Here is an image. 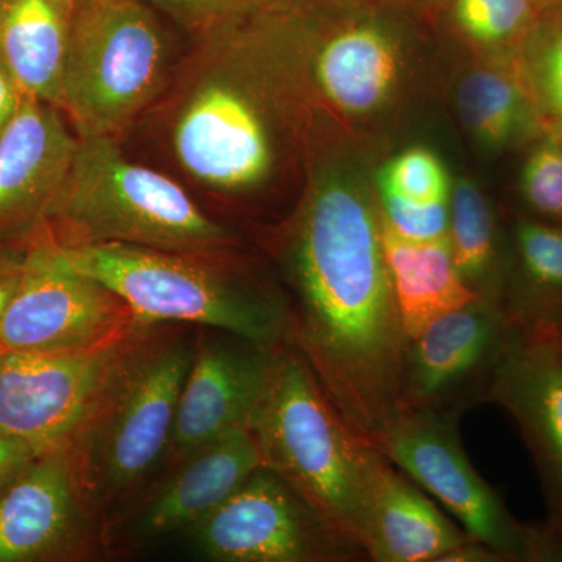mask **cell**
Here are the masks:
<instances>
[{
	"instance_id": "cell-31",
	"label": "cell",
	"mask_w": 562,
	"mask_h": 562,
	"mask_svg": "<svg viewBox=\"0 0 562 562\" xmlns=\"http://www.w3.org/2000/svg\"><path fill=\"white\" fill-rule=\"evenodd\" d=\"M41 454L32 443L0 431V494Z\"/></svg>"
},
{
	"instance_id": "cell-6",
	"label": "cell",
	"mask_w": 562,
	"mask_h": 562,
	"mask_svg": "<svg viewBox=\"0 0 562 562\" xmlns=\"http://www.w3.org/2000/svg\"><path fill=\"white\" fill-rule=\"evenodd\" d=\"M247 21L202 36L172 102L176 160L214 191H249L276 162L271 114L265 87L251 68Z\"/></svg>"
},
{
	"instance_id": "cell-10",
	"label": "cell",
	"mask_w": 562,
	"mask_h": 562,
	"mask_svg": "<svg viewBox=\"0 0 562 562\" xmlns=\"http://www.w3.org/2000/svg\"><path fill=\"white\" fill-rule=\"evenodd\" d=\"M265 11L273 31L308 50L306 76L333 109L371 114L387 102L401 72V35L406 18L376 10Z\"/></svg>"
},
{
	"instance_id": "cell-38",
	"label": "cell",
	"mask_w": 562,
	"mask_h": 562,
	"mask_svg": "<svg viewBox=\"0 0 562 562\" xmlns=\"http://www.w3.org/2000/svg\"><path fill=\"white\" fill-rule=\"evenodd\" d=\"M77 2H80V0H77Z\"/></svg>"
},
{
	"instance_id": "cell-36",
	"label": "cell",
	"mask_w": 562,
	"mask_h": 562,
	"mask_svg": "<svg viewBox=\"0 0 562 562\" xmlns=\"http://www.w3.org/2000/svg\"><path fill=\"white\" fill-rule=\"evenodd\" d=\"M558 333H560V336H561V339H562V321H561V324L558 325Z\"/></svg>"
},
{
	"instance_id": "cell-20",
	"label": "cell",
	"mask_w": 562,
	"mask_h": 562,
	"mask_svg": "<svg viewBox=\"0 0 562 562\" xmlns=\"http://www.w3.org/2000/svg\"><path fill=\"white\" fill-rule=\"evenodd\" d=\"M77 0H0V61L22 95L63 109Z\"/></svg>"
},
{
	"instance_id": "cell-3",
	"label": "cell",
	"mask_w": 562,
	"mask_h": 562,
	"mask_svg": "<svg viewBox=\"0 0 562 562\" xmlns=\"http://www.w3.org/2000/svg\"><path fill=\"white\" fill-rule=\"evenodd\" d=\"M250 428L266 468L361 547L369 491L382 453L347 424L290 344L277 349Z\"/></svg>"
},
{
	"instance_id": "cell-25",
	"label": "cell",
	"mask_w": 562,
	"mask_h": 562,
	"mask_svg": "<svg viewBox=\"0 0 562 562\" xmlns=\"http://www.w3.org/2000/svg\"><path fill=\"white\" fill-rule=\"evenodd\" d=\"M447 238L458 271L472 291L502 305L508 251L494 211L473 181H457L450 191Z\"/></svg>"
},
{
	"instance_id": "cell-9",
	"label": "cell",
	"mask_w": 562,
	"mask_h": 562,
	"mask_svg": "<svg viewBox=\"0 0 562 562\" xmlns=\"http://www.w3.org/2000/svg\"><path fill=\"white\" fill-rule=\"evenodd\" d=\"M139 324L120 295L77 271L50 238L24 255L20 283L0 322V349H94L124 338Z\"/></svg>"
},
{
	"instance_id": "cell-18",
	"label": "cell",
	"mask_w": 562,
	"mask_h": 562,
	"mask_svg": "<svg viewBox=\"0 0 562 562\" xmlns=\"http://www.w3.org/2000/svg\"><path fill=\"white\" fill-rule=\"evenodd\" d=\"M61 110L24 95L0 133V231L47 216L72 165L77 135Z\"/></svg>"
},
{
	"instance_id": "cell-29",
	"label": "cell",
	"mask_w": 562,
	"mask_h": 562,
	"mask_svg": "<svg viewBox=\"0 0 562 562\" xmlns=\"http://www.w3.org/2000/svg\"><path fill=\"white\" fill-rule=\"evenodd\" d=\"M157 9L199 36L241 24L260 9L261 0H149Z\"/></svg>"
},
{
	"instance_id": "cell-7",
	"label": "cell",
	"mask_w": 562,
	"mask_h": 562,
	"mask_svg": "<svg viewBox=\"0 0 562 562\" xmlns=\"http://www.w3.org/2000/svg\"><path fill=\"white\" fill-rule=\"evenodd\" d=\"M168 58L160 21L143 0L77 2L61 109L76 135L120 138L160 94Z\"/></svg>"
},
{
	"instance_id": "cell-15",
	"label": "cell",
	"mask_w": 562,
	"mask_h": 562,
	"mask_svg": "<svg viewBox=\"0 0 562 562\" xmlns=\"http://www.w3.org/2000/svg\"><path fill=\"white\" fill-rule=\"evenodd\" d=\"M277 349L228 331L198 336L166 452L173 468L225 432L251 427Z\"/></svg>"
},
{
	"instance_id": "cell-19",
	"label": "cell",
	"mask_w": 562,
	"mask_h": 562,
	"mask_svg": "<svg viewBox=\"0 0 562 562\" xmlns=\"http://www.w3.org/2000/svg\"><path fill=\"white\" fill-rule=\"evenodd\" d=\"M469 538L382 454L362 522L361 547L368 561L439 562Z\"/></svg>"
},
{
	"instance_id": "cell-17",
	"label": "cell",
	"mask_w": 562,
	"mask_h": 562,
	"mask_svg": "<svg viewBox=\"0 0 562 562\" xmlns=\"http://www.w3.org/2000/svg\"><path fill=\"white\" fill-rule=\"evenodd\" d=\"M265 465L251 428H235L191 454L171 479L117 516L109 532L120 538L151 539L191 530L216 512Z\"/></svg>"
},
{
	"instance_id": "cell-14",
	"label": "cell",
	"mask_w": 562,
	"mask_h": 562,
	"mask_svg": "<svg viewBox=\"0 0 562 562\" xmlns=\"http://www.w3.org/2000/svg\"><path fill=\"white\" fill-rule=\"evenodd\" d=\"M486 403L513 422L541 483L547 527L562 538V339L552 325H514Z\"/></svg>"
},
{
	"instance_id": "cell-21",
	"label": "cell",
	"mask_w": 562,
	"mask_h": 562,
	"mask_svg": "<svg viewBox=\"0 0 562 562\" xmlns=\"http://www.w3.org/2000/svg\"><path fill=\"white\" fill-rule=\"evenodd\" d=\"M384 258L406 336L476 297L454 262L449 238L409 239L382 220Z\"/></svg>"
},
{
	"instance_id": "cell-32",
	"label": "cell",
	"mask_w": 562,
	"mask_h": 562,
	"mask_svg": "<svg viewBox=\"0 0 562 562\" xmlns=\"http://www.w3.org/2000/svg\"><path fill=\"white\" fill-rule=\"evenodd\" d=\"M24 95L11 79L9 70L0 61V133L13 120Z\"/></svg>"
},
{
	"instance_id": "cell-24",
	"label": "cell",
	"mask_w": 562,
	"mask_h": 562,
	"mask_svg": "<svg viewBox=\"0 0 562 562\" xmlns=\"http://www.w3.org/2000/svg\"><path fill=\"white\" fill-rule=\"evenodd\" d=\"M458 109L465 127L494 149L546 133L514 63L512 69L469 74L458 91Z\"/></svg>"
},
{
	"instance_id": "cell-16",
	"label": "cell",
	"mask_w": 562,
	"mask_h": 562,
	"mask_svg": "<svg viewBox=\"0 0 562 562\" xmlns=\"http://www.w3.org/2000/svg\"><path fill=\"white\" fill-rule=\"evenodd\" d=\"M94 520L65 447L41 453L0 494V562L87 554Z\"/></svg>"
},
{
	"instance_id": "cell-35",
	"label": "cell",
	"mask_w": 562,
	"mask_h": 562,
	"mask_svg": "<svg viewBox=\"0 0 562 562\" xmlns=\"http://www.w3.org/2000/svg\"><path fill=\"white\" fill-rule=\"evenodd\" d=\"M539 10L550 9V7L562 5V0H535Z\"/></svg>"
},
{
	"instance_id": "cell-28",
	"label": "cell",
	"mask_w": 562,
	"mask_h": 562,
	"mask_svg": "<svg viewBox=\"0 0 562 562\" xmlns=\"http://www.w3.org/2000/svg\"><path fill=\"white\" fill-rule=\"evenodd\" d=\"M520 194L535 220L562 227V140L550 133L536 138L520 176Z\"/></svg>"
},
{
	"instance_id": "cell-37",
	"label": "cell",
	"mask_w": 562,
	"mask_h": 562,
	"mask_svg": "<svg viewBox=\"0 0 562 562\" xmlns=\"http://www.w3.org/2000/svg\"><path fill=\"white\" fill-rule=\"evenodd\" d=\"M2 351H3V350H2V349H0V355H2Z\"/></svg>"
},
{
	"instance_id": "cell-11",
	"label": "cell",
	"mask_w": 562,
	"mask_h": 562,
	"mask_svg": "<svg viewBox=\"0 0 562 562\" xmlns=\"http://www.w3.org/2000/svg\"><path fill=\"white\" fill-rule=\"evenodd\" d=\"M191 531L192 542L211 561H368L357 542L266 465Z\"/></svg>"
},
{
	"instance_id": "cell-33",
	"label": "cell",
	"mask_w": 562,
	"mask_h": 562,
	"mask_svg": "<svg viewBox=\"0 0 562 562\" xmlns=\"http://www.w3.org/2000/svg\"><path fill=\"white\" fill-rule=\"evenodd\" d=\"M439 562H505L501 554L484 546L483 542L469 538L468 541L460 543L449 550Z\"/></svg>"
},
{
	"instance_id": "cell-4",
	"label": "cell",
	"mask_w": 562,
	"mask_h": 562,
	"mask_svg": "<svg viewBox=\"0 0 562 562\" xmlns=\"http://www.w3.org/2000/svg\"><path fill=\"white\" fill-rule=\"evenodd\" d=\"M72 165L47 217L61 246L120 243L227 257L236 236L165 173L128 160L117 139L77 136Z\"/></svg>"
},
{
	"instance_id": "cell-12",
	"label": "cell",
	"mask_w": 562,
	"mask_h": 562,
	"mask_svg": "<svg viewBox=\"0 0 562 562\" xmlns=\"http://www.w3.org/2000/svg\"><path fill=\"white\" fill-rule=\"evenodd\" d=\"M514 324L498 302L476 295L409 339L401 409L462 417L486 403Z\"/></svg>"
},
{
	"instance_id": "cell-13",
	"label": "cell",
	"mask_w": 562,
	"mask_h": 562,
	"mask_svg": "<svg viewBox=\"0 0 562 562\" xmlns=\"http://www.w3.org/2000/svg\"><path fill=\"white\" fill-rule=\"evenodd\" d=\"M138 327L94 349L63 353L3 350L0 431L24 439L41 453L65 447Z\"/></svg>"
},
{
	"instance_id": "cell-34",
	"label": "cell",
	"mask_w": 562,
	"mask_h": 562,
	"mask_svg": "<svg viewBox=\"0 0 562 562\" xmlns=\"http://www.w3.org/2000/svg\"><path fill=\"white\" fill-rule=\"evenodd\" d=\"M24 257H0V322L21 280Z\"/></svg>"
},
{
	"instance_id": "cell-1",
	"label": "cell",
	"mask_w": 562,
	"mask_h": 562,
	"mask_svg": "<svg viewBox=\"0 0 562 562\" xmlns=\"http://www.w3.org/2000/svg\"><path fill=\"white\" fill-rule=\"evenodd\" d=\"M286 344L364 441L401 409L408 336L384 258L382 214L360 184L325 179L283 251Z\"/></svg>"
},
{
	"instance_id": "cell-27",
	"label": "cell",
	"mask_w": 562,
	"mask_h": 562,
	"mask_svg": "<svg viewBox=\"0 0 562 562\" xmlns=\"http://www.w3.org/2000/svg\"><path fill=\"white\" fill-rule=\"evenodd\" d=\"M438 9L465 40L513 58L541 11L535 0H441Z\"/></svg>"
},
{
	"instance_id": "cell-2",
	"label": "cell",
	"mask_w": 562,
	"mask_h": 562,
	"mask_svg": "<svg viewBox=\"0 0 562 562\" xmlns=\"http://www.w3.org/2000/svg\"><path fill=\"white\" fill-rule=\"evenodd\" d=\"M195 342L180 324H140L66 442L95 517L122 509L166 457Z\"/></svg>"
},
{
	"instance_id": "cell-22",
	"label": "cell",
	"mask_w": 562,
	"mask_h": 562,
	"mask_svg": "<svg viewBox=\"0 0 562 562\" xmlns=\"http://www.w3.org/2000/svg\"><path fill=\"white\" fill-rule=\"evenodd\" d=\"M502 306L514 325L562 321V227L520 217L514 224Z\"/></svg>"
},
{
	"instance_id": "cell-5",
	"label": "cell",
	"mask_w": 562,
	"mask_h": 562,
	"mask_svg": "<svg viewBox=\"0 0 562 562\" xmlns=\"http://www.w3.org/2000/svg\"><path fill=\"white\" fill-rule=\"evenodd\" d=\"M61 249L77 271L120 295L143 324L198 325L269 347L286 344L280 295L228 266L227 257L120 243Z\"/></svg>"
},
{
	"instance_id": "cell-30",
	"label": "cell",
	"mask_w": 562,
	"mask_h": 562,
	"mask_svg": "<svg viewBox=\"0 0 562 562\" xmlns=\"http://www.w3.org/2000/svg\"><path fill=\"white\" fill-rule=\"evenodd\" d=\"M441 0H261L260 9L273 13H294L314 9L376 10L416 16L432 13Z\"/></svg>"
},
{
	"instance_id": "cell-23",
	"label": "cell",
	"mask_w": 562,
	"mask_h": 562,
	"mask_svg": "<svg viewBox=\"0 0 562 562\" xmlns=\"http://www.w3.org/2000/svg\"><path fill=\"white\" fill-rule=\"evenodd\" d=\"M380 214L409 239H436L449 228L450 181L441 160L427 149L392 158L379 179Z\"/></svg>"
},
{
	"instance_id": "cell-8",
	"label": "cell",
	"mask_w": 562,
	"mask_h": 562,
	"mask_svg": "<svg viewBox=\"0 0 562 562\" xmlns=\"http://www.w3.org/2000/svg\"><path fill=\"white\" fill-rule=\"evenodd\" d=\"M460 417L398 409L372 446L406 476L435 495L475 541L505 562L562 561V538L546 524L520 522L497 491L473 468L460 435Z\"/></svg>"
},
{
	"instance_id": "cell-26",
	"label": "cell",
	"mask_w": 562,
	"mask_h": 562,
	"mask_svg": "<svg viewBox=\"0 0 562 562\" xmlns=\"http://www.w3.org/2000/svg\"><path fill=\"white\" fill-rule=\"evenodd\" d=\"M513 63L543 132L562 140V5L539 11Z\"/></svg>"
}]
</instances>
